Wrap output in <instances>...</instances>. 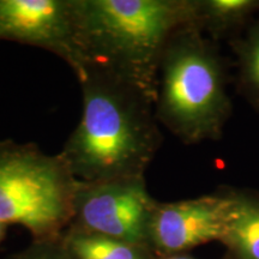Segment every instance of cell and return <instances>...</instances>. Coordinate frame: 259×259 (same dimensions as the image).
I'll return each instance as SVG.
<instances>
[{
	"label": "cell",
	"mask_w": 259,
	"mask_h": 259,
	"mask_svg": "<svg viewBox=\"0 0 259 259\" xmlns=\"http://www.w3.org/2000/svg\"><path fill=\"white\" fill-rule=\"evenodd\" d=\"M82 116L60 157L79 181L145 177L162 136L155 102L134 87L95 69L78 76Z\"/></svg>",
	"instance_id": "obj_1"
},
{
	"label": "cell",
	"mask_w": 259,
	"mask_h": 259,
	"mask_svg": "<svg viewBox=\"0 0 259 259\" xmlns=\"http://www.w3.org/2000/svg\"><path fill=\"white\" fill-rule=\"evenodd\" d=\"M194 24V0H76L82 70L95 69L156 102L158 67L178 29Z\"/></svg>",
	"instance_id": "obj_2"
},
{
	"label": "cell",
	"mask_w": 259,
	"mask_h": 259,
	"mask_svg": "<svg viewBox=\"0 0 259 259\" xmlns=\"http://www.w3.org/2000/svg\"><path fill=\"white\" fill-rule=\"evenodd\" d=\"M232 112L218 48L194 24L178 29L162 54L155 114L185 144L218 141Z\"/></svg>",
	"instance_id": "obj_3"
},
{
	"label": "cell",
	"mask_w": 259,
	"mask_h": 259,
	"mask_svg": "<svg viewBox=\"0 0 259 259\" xmlns=\"http://www.w3.org/2000/svg\"><path fill=\"white\" fill-rule=\"evenodd\" d=\"M77 185L59 154L0 142V223L23 226L34 240L59 238L73 221Z\"/></svg>",
	"instance_id": "obj_4"
},
{
	"label": "cell",
	"mask_w": 259,
	"mask_h": 259,
	"mask_svg": "<svg viewBox=\"0 0 259 259\" xmlns=\"http://www.w3.org/2000/svg\"><path fill=\"white\" fill-rule=\"evenodd\" d=\"M145 177L79 181L72 225L136 245L149 246V228L156 206Z\"/></svg>",
	"instance_id": "obj_5"
},
{
	"label": "cell",
	"mask_w": 259,
	"mask_h": 259,
	"mask_svg": "<svg viewBox=\"0 0 259 259\" xmlns=\"http://www.w3.org/2000/svg\"><path fill=\"white\" fill-rule=\"evenodd\" d=\"M0 40L46 50L76 73V0H0Z\"/></svg>",
	"instance_id": "obj_6"
},
{
	"label": "cell",
	"mask_w": 259,
	"mask_h": 259,
	"mask_svg": "<svg viewBox=\"0 0 259 259\" xmlns=\"http://www.w3.org/2000/svg\"><path fill=\"white\" fill-rule=\"evenodd\" d=\"M229 192L200 196L155 206L149 246L156 255L187 253L197 246L221 241L228 221Z\"/></svg>",
	"instance_id": "obj_7"
},
{
	"label": "cell",
	"mask_w": 259,
	"mask_h": 259,
	"mask_svg": "<svg viewBox=\"0 0 259 259\" xmlns=\"http://www.w3.org/2000/svg\"><path fill=\"white\" fill-rule=\"evenodd\" d=\"M228 221L221 239L227 259H259V196L247 191H228Z\"/></svg>",
	"instance_id": "obj_8"
},
{
	"label": "cell",
	"mask_w": 259,
	"mask_h": 259,
	"mask_svg": "<svg viewBox=\"0 0 259 259\" xmlns=\"http://www.w3.org/2000/svg\"><path fill=\"white\" fill-rule=\"evenodd\" d=\"M61 240L73 259H155L156 257L148 246L97 234L72 223L63 233Z\"/></svg>",
	"instance_id": "obj_9"
},
{
	"label": "cell",
	"mask_w": 259,
	"mask_h": 259,
	"mask_svg": "<svg viewBox=\"0 0 259 259\" xmlns=\"http://www.w3.org/2000/svg\"><path fill=\"white\" fill-rule=\"evenodd\" d=\"M259 10L257 0H194V25L219 38Z\"/></svg>",
	"instance_id": "obj_10"
},
{
	"label": "cell",
	"mask_w": 259,
	"mask_h": 259,
	"mask_svg": "<svg viewBox=\"0 0 259 259\" xmlns=\"http://www.w3.org/2000/svg\"><path fill=\"white\" fill-rule=\"evenodd\" d=\"M233 44L238 59L240 89L259 112V19L248 28L244 36Z\"/></svg>",
	"instance_id": "obj_11"
},
{
	"label": "cell",
	"mask_w": 259,
	"mask_h": 259,
	"mask_svg": "<svg viewBox=\"0 0 259 259\" xmlns=\"http://www.w3.org/2000/svg\"><path fill=\"white\" fill-rule=\"evenodd\" d=\"M10 259H73L65 247L61 236L34 240L27 248Z\"/></svg>",
	"instance_id": "obj_12"
},
{
	"label": "cell",
	"mask_w": 259,
	"mask_h": 259,
	"mask_svg": "<svg viewBox=\"0 0 259 259\" xmlns=\"http://www.w3.org/2000/svg\"><path fill=\"white\" fill-rule=\"evenodd\" d=\"M155 259H198L189 253H177V254H167V255H156ZM225 259V258H222Z\"/></svg>",
	"instance_id": "obj_13"
},
{
	"label": "cell",
	"mask_w": 259,
	"mask_h": 259,
	"mask_svg": "<svg viewBox=\"0 0 259 259\" xmlns=\"http://www.w3.org/2000/svg\"><path fill=\"white\" fill-rule=\"evenodd\" d=\"M6 225L4 223H0V244H2V241L4 240L5 238V234H6Z\"/></svg>",
	"instance_id": "obj_14"
},
{
	"label": "cell",
	"mask_w": 259,
	"mask_h": 259,
	"mask_svg": "<svg viewBox=\"0 0 259 259\" xmlns=\"http://www.w3.org/2000/svg\"><path fill=\"white\" fill-rule=\"evenodd\" d=\"M223 258H225V259H227V258H226V257H223Z\"/></svg>",
	"instance_id": "obj_15"
}]
</instances>
